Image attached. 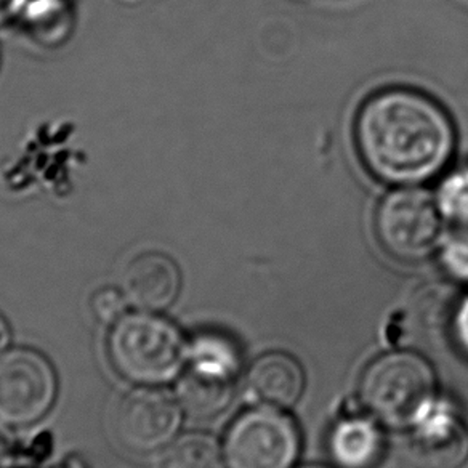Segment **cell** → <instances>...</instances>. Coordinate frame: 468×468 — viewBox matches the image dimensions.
Listing matches in <instances>:
<instances>
[{
    "instance_id": "cell-1",
    "label": "cell",
    "mask_w": 468,
    "mask_h": 468,
    "mask_svg": "<svg viewBox=\"0 0 468 468\" xmlns=\"http://www.w3.org/2000/svg\"><path fill=\"white\" fill-rule=\"evenodd\" d=\"M355 133L366 167L395 185L429 180L454 150L448 114L433 100L406 89L369 98L359 111Z\"/></svg>"
},
{
    "instance_id": "cell-2",
    "label": "cell",
    "mask_w": 468,
    "mask_h": 468,
    "mask_svg": "<svg viewBox=\"0 0 468 468\" xmlns=\"http://www.w3.org/2000/svg\"><path fill=\"white\" fill-rule=\"evenodd\" d=\"M111 363L122 378L140 385L169 382L182 369L185 342L167 319L150 313L117 319L108 340Z\"/></svg>"
},
{
    "instance_id": "cell-3",
    "label": "cell",
    "mask_w": 468,
    "mask_h": 468,
    "mask_svg": "<svg viewBox=\"0 0 468 468\" xmlns=\"http://www.w3.org/2000/svg\"><path fill=\"white\" fill-rule=\"evenodd\" d=\"M433 369L416 353H388L367 366L359 397L372 416L393 427L416 423L433 406Z\"/></svg>"
},
{
    "instance_id": "cell-4",
    "label": "cell",
    "mask_w": 468,
    "mask_h": 468,
    "mask_svg": "<svg viewBox=\"0 0 468 468\" xmlns=\"http://www.w3.org/2000/svg\"><path fill=\"white\" fill-rule=\"evenodd\" d=\"M441 218L436 197L422 189H398L378 207V241L398 261H422L440 244Z\"/></svg>"
},
{
    "instance_id": "cell-5",
    "label": "cell",
    "mask_w": 468,
    "mask_h": 468,
    "mask_svg": "<svg viewBox=\"0 0 468 468\" xmlns=\"http://www.w3.org/2000/svg\"><path fill=\"white\" fill-rule=\"evenodd\" d=\"M299 451L297 425L270 406L238 417L225 440L228 468H291Z\"/></svg>"
},
{
    "instance_id": "cell-6",
    "label": "cell",
    "mask_w": 468,
    "mask_h": 468,
    "mask_svg": "<svg viewBox=\"0 0 468 468\" xmlns=\"http://www.w3.org/2000/svg\"><path fill=\"white\" fill-rule=\"evenodd\" d=\"M55 397V371L40 353L20 348L0 356V422H37L52 408Z\"/></svg>"
},
{
    "instance_id": "cell-7",
    "label": "cell",
    "mask_w": 468,
    "mask_h": 468,
    "mask_svg": "<svg viewBox=\"0 0 468 468\" xmlns=\"http://www.w3.org/2000/svg\"><path fill=\"white\" fill-rule=\"evenodd\" d=\"M114 423L125 448L153 452L174 440L180 427V408L167 391L142 388L121 401Z\"/></svg>"
},
{
    "instance_id": "cell-8",
    "label": "cell",
    "mask_w": 468,
    "mask_h": 468,
    "mask_svg": "<svg viewBox=\"0 0 468 468\" xmlns=\"http://www.w3.org/2000/svg\"><path fill=\"white\" fill-rule=\"evenodd\" d=\"M408 446L420 468H461L468 459V431L452 410L431 406L414 423Z\"/></svg>"
},
{
    "instance_id": "cell-9",
    "label": "cell",
    "mask_w": 468,
    "mask_h": 468,
    "mask_svg": "<svg viewBox=\"0 0 468 468\" xmlns=\"http://www.w3.org/2000/svg\"><path fill=\"white\" fill-rule=\"evenodd\" d=\"M180 287L182 276L176 261L159 252L138 255L122 274L125 299L146 312H161L172 305Z\"/></svg>"
},
{
    "instance_id": "cell-10",
    "label": "cell",
    "mask_w": 468,
    "mask_h": 468,
    "mask_svg": "<svg viewBox=\"0 0 468 468\" xmlns=\"http://www.w3.org/2000/svg\"><path fill=\"white\" fill-rule=\"evenodd\" d=\"M303 387L302 366L286 353H267L249 369V395L270 408H291L299 401Z\"/></svg>"
},
{
    "instance_id": "cell-11",
    "label": "cell",
    "mask_w": 468,
    "mask_h": 468,
    "mask_svg": "<svg viewBox=\"0 0 468 468\" xmlns=\"http://www.w3.org/2000/svg\"><path fill=\"white\" fill-rule=\"evenodd\" d=\"M234 371L193 359L178 382V401L189 416L208 419L220 414L233 397Z\"/></svg>"
},
{
    "instance_id": "cell-12",
    "label": "cell",
    "mask_w": 468,
    "mask_h": 468,
    "mask_svg": "<svg viewBox=\"0 0 468 468\" xmlns=\"http://www.w3.org/2000/svg\"><path fill=\"white\" fill-rule=\"evenodd\" d=\"M329 448L342 468H372L384 452V438L376 423L350 417L334 427Z\"/></svg>"
},
{
    "instance_id": "cell-13",
    "label": "cell",
    "mask_w": 468,
    "mask_h": 468,
    "mask_svg": "<svg viewBox=\"0 0 468 468\" xmlns=\"http://www.w3.org/2000/svg\"><path fill=\"white\" fill-rule=\"evenodd\" d=\"M157 468H223V459L212 436L188 433L164 449Z\"/></svg>"
},
{
    "instance_id": "cell-14",
    "label": "cell",
    "mask_w": 468,
    "mask_h": 468,
    "mask_svg": "<svg viewBox=\"0 0 468 468\" xmlns=\"http://www.w3.org/2000/svg\"><path fill=\"white\" fill-rule=\"evenodd\" d=\"M444 218L468 227V165L449 174L436 195Z\"/></svg>"
},
{
    "instance_id": "cell-15",
    "label": "cell",
    "mask_w": 468,
    "mask_h": 468,
    "mask_svg": "<svg viewBox=\"0 0 468 468\" xmlns=\"http://www.w3.org/2000/svg\"><path fill=\"white\" fill-rule=\"evenodd\" d=\"M441 263L452 278L468 282V227L449 234L441 242Z\"/></svg>"
},
{
    "instance_id": "cell-16",
    "label": "cell",
    "mask_w": 468,
    "mask_h": 468,
    "mask_svg": "<svg viewBox=\"0 0 468 468\" xmlns=\"http://www.w3.org/2000/svg\"><path fill=\"white\" fill-rule=\"evenodd\" d=\"M125 295L119 292L114 287H103L91 297V313L93 316L103 323L111 324L117 319L122 318L125 312Z\"/></svg>"
},
{
    "instance_id": "cell-17",
    "label": "cell",
    "mask_w": 468,
    "mask_h": 468,
    "mask_svg": "<svg viewBox=\"0 0 468 468\" xmlns=\"http://www.w3.org/2000/svg\"><path fill=\"white\" fill-rule=\"evenodd\" d=\"M455 337L462 348L468 353V299L462 300L459 310L455 313Z\"/></svg>"
},
{
    "instance_id": "cell-18",
    "label": "cell",
    "mask_w": 468,
    "mask_h": 468,
    "mask_svg": "<svg viewBox=\"0 0 468 468\" xmlns=\"http://www.w3.org/2000/svg\"><path fill=\"white\" fill-rule=\"evenodd\" d=\"M18 16V0H0V27Z\"/></svg>"
},
{
    "instance_id": "cell-19",
    "label": "cell",
    "mask_w": 468,
    "mask_h": 468,
    "mask_svg": "<svg viewBox=\"0 0 468 468\" xmlns=\"http://www.w3.org/2000/svg\"><path fill=\"white\" fill-rule=\"evenodd\" d=\"M10 342V329H8L7 321L0 314V356L4 355V351Z\"/></svg>"
},
{
    "instance_id": "cell-20",
    "label": "cell",
    "mask_w": 468,
    "mask_h": 468,
    "mask_svg": "<svg viewBox=\"0 0 468 468\" xmlns=\"http://www.w3.org/2000/svg\"><path fill=\"white\" fill-rule=\"evenodd\" d=\"M303 468H324V467H318V465H310V467H303Z\"/></svg>"
}]
</instances>
